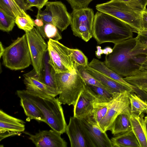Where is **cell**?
<instances>
[{
    "mask_svg": "<svg viewBox=\"0 0 147 147\" xmlns=\"http://www.w3.org/2000/svg\"><path fill=\"white\" fill-rule=\"evenodd\" d=\"M112 52L104 62L109 68L122 77L139 70L147 60V47L132 37L114 44Z\"/></svg>",
    "mask_w": 147,
    "mask_h": 147,
    "instance_id": "6da1fadb",
    "label": "cell"
},
{
    "mask_svg": "<svg viewBox=\"0 0 147 147\" xmlns=\"http://www.w3.org/2000/svg\"><path fill=\"white\" fill-rule=\"evenodd\" d=\"M133 32L130 26L110 15L98 11L94 15L93 37L99 44H116L133 37Z\"/></svg>",
    "mask_w": 147,
    "mask_h": 147,
    "instance_id": "7a4b0ae2",
    "label": "cell"
},
{
    "mask_svg": "<svg viewBox=\"0 0 147 147\" xmlns=\"http://www.w3.org/2000/svg\"><path fill=\"white\" fill-rule=\"evenodd\" d=\"M16 92L20 98L26 99L38 107L45 119V123L52 129L61 134L65 132L67 125L58 98L40 96L26 90H18Z\"/></svg>",
    "mask_w": 147,
    "mask_h": 147,
    "instance_id": "3957f363",
    "label": "cell"
},
{
    "mask_svg": "<svg viewBox=\"0 0 147 147\" xmlns=\"http://www.w3.org/2000/svg\"><path fill=\"white\" fill-rule=\"evenodd\" d=\"M98 11L113 16L130 26L137 33L142 30V16L146 8L137 1L125 2L119 0H111L97 4Z\"/></svg>",
    "mask_w": 147,
    "mask_h": 147,
    "instance_id": "277c9868",
    "label": "cell"
},
{
    "mask_svg": "<svg viewBox=\"0 0 147 147\" xmlns=\"http://www.w3.org/2000/svg\"><path fill=\"white\" fill-rule=\"evenodd\" d=\"M54 79L57 88L61 92L58 98L61 103L74 106L86 85L78 69L73 72H55Z\"/></svg>",
    "mask_w": 147,
    "mask_h": 147,
    "instance_id": "5b68a950",
    "label": "cell"
},
{
    "mask_svg": "<svg viewBox=\"0 0 147 147\" xmlns=\"http://www.w3.org/2000/svg\"><path fill=\"white\" fill-rule=\"evenodd\" d=\"M2 57L3 65L11 70H21L29 67L32 61L26 33L5 48Z\"/></svg>",
    "mask_w": 147,
    "mask_h": 147,
    "instance_id": "8992f818",
    "label": "cell"
},
{
    "mask_svg": "<svg viewBox=\"0 0 147 147\" xmlns=\"http://www.w3.org/2000/svg\"><path fill=\"white\" fill-rule=\"evenodd\" d=\"M47 45L48 63L56 73L73 72L77 69L75 67L70 48L51 39H49Z\"/></svg>",
    "mask_w": 147,
    "mask_h": 147,
    "instance_id": "52a82bcc",
    "label": "cell"
},
{
    "mask_svg": "<svg viewBox=\"0 0 147 147\" xmlns=\"http://www.w3.org/2000/svg\"><path fill=\"white\" fill-rule=\"evenodd\" d=\"M45 6L43 11L38 10L36 18L54 25L61 31L66 29L70 24L71 16L65 5L60 1H48Z\"/></svg>",
    "mask_w": 147,
    "mask_h": 147,
    "instance_id": "ba28073f",
    "label": "cell"
},
{
    "mask_svg": "<svg viewBox=\"0 0 147 147\" xmlns=\"http://www.w3.org/2000/svg\"><path fill=\"white\" fill-rule=\"evenodd\" d=\"M70 25L73 34L86 42L93 37L94 15L92 9L86 8L73 10Z\"/></svg>",
    "mask_w": 147,
    "mask_h": 147,
    "instance_id": "9c48e42d",
    "label": "cell"
},
{
    "mask_svg": "<svg viewBox=\"0 0 147 147\" xmlns=\"http://www.w3.org/2000/svg\"><path fill=\"white\" fill-rule=\"evenodd\" d=\"M131 92L125 91L121 93H114V98L111 101L107 114L98 125L103 131L109 130L113 121L119 115H131L129 96Z\"/></svg>",
    "mask_w": 147,
    "mask_h": 147,
    "instance_id": "30bf717a",
    "label": "cell"
},
{
    "mask_svg": "<svg viewBox=\"0 0 147 147\" xmlns=\"http://www.w3.org/2000/svg\"><path fill=\"white\" fill-rule=\"evenodd\" d=\"M25 33L33 69L40 78L44 56L47 50V44L35 27L30 31L25 32Z\"/></svg>",
    "mask_w": 147,
    "mask_h": 147,
    "instance_id": "8fae6325",
    "label": "cell"
},
{
    "mask_svg": "<svg viewBox=\"0 0 147 147\" xmlns=\"http://www.w3.org/2000/svg\"><path fill=\"white\" fill-rule=\"evenodd\" d=\"M89 147H112L111 140L89 118L78 119Z\"/></svg>",
    "mask_w": 147,
    "mask_h": 147,
    "instance_id": "7c38bea8",
    "label": "cell"
},
{
    "mask_svg": "<svg viewBox=\"0 0 147 147\" xmlns=\"http://www.w3.org/2000/svg\"><path fill=\"white\" fill-rule=\"evenodd\" d=\"M26 90L34 94L45 97H55L61 93L58 89L42 82L33 69L24 75Z\"/></svg>",
    "mask_w": 147,
    "mask_h": 147,
    "instance_id": "4fadbf2b",
    "label": "cell"
},
{
    "mask_svg": "<svg viewBox=\"0 0 147 147\" xmlns=\"http://www.w3.org/2000/svg\"><path fill=\"white\" fill-rule=\"evenodd\" d=\"M94 102H98L96 96L86 84L73 106V116L78 119L86 117L91 113Z\"/></svg>",
    "mask_w": 147,
    "mask_h": 147,
    "instance_id": "5bb4252c",
    "label": "cell"
},
{
    "mask_svg": "<svg viewBox=\"0 0 147 147\" xmlns=\"http://www.w3.org/2000/svg\"><path fill=\"white\" fill-rule=\"evenodd\" d=\"M29 139L37 147H67L66 142L61 134L52 129L40 131L34 135L26 133Z\"/></svg>",
    "mask_w": 147,
    "mask_h": 147,
    "instance_id": "9a60e30c",
    "label": "cell"
},
{
    "mask_svg": "<svg viewBox=\"0 0 147 147\" xmlns=\"http://www.w3.org/2000/svg\"><path fill=\"white\" fill-rule=\"evenodd\" d=\"M24 122L0 110V141L5 138L24 131Z\"/></svg>",
    "mask_w": 147,
    "mask_h": 147,
    "instance_id": "2e32d148",
    "label": "cell"
},
{
    "mask_svg": "<svg viewBox=\"0 0 147 147\" xmlns=\"http://www.w3.org/2000/svg\"><path fill=\"white\" fill-rule=\"evenodd\" d=\"M71 147H89L79 119L74 116L70 117L66 131Z\"/></svg>",
    "mask_w": 147,
    "mask_h": 147,
    "instance_id": "e0dca14e",
    "label": "cell"
},
{
    "mask_svg": "<svg viewBox=\"0 0 147 147\" xmlns=\"http://www.w3.org/2000/svg\"><path fill=\"white\" fill-rule=\"evenodd\" d=\"M88 66L129 87L140 98H142L144 96V91L127 82L124 80L122 77L108 67L105 65L104 62L97 59L93 58L88 63Z\"/></svg>",
    "mask_w": 147,
    "mask_h": 147,
    "instance_id": "ac0fdd59",
    "label": "cell"
},
{
    "mask_svg": "<svg viewBox=\"0 0 147 147\" xmlns=\"http://www.w3.org/2000/svg\"><path fill=\"white\" fill-rule=\"evenodd\" d=\"M86 70L97 80L105 86L111 93H121L125 91L134 92L129 87L87 66Z\"/></svg>",
    "mask_w": 147,
    "mask_h": 147,
    "instance_id": "d6986e66",
    "label": "cell"
},
{
    "mask_svg": "<svg viewBox=\"0 0 147 147\" xmlns=\"http://www.w3.org/2000/svg\"><path fill=\"white\" fill-rule=\"evenodd\" d=\"M144 114L131 113L130 121L132 131L140 147H147V131L144 119Z\"/></svg>",
    "mask_w": 147,
    "mask_h": 147,
    "instance_id": "ffe728a7",
    "label": "cell"
},
{
    "mask_svg": "<svg viewBox=\"0 0 147 147\" xmlns=\"http://www.w3.org/2000/svg\"><path fill=\"white\" fill-rule=\"evenodd\" d=\"M0 7L15 18L27 14L24 0H0Z\"/></svg>",
    "mask_w": 147,
    "mask_h": 147,
    "instance_id": "44dd1931",
    "label": "cell"
},
{
    "mask_svg": "<svg viewBox=\"0 0 147 147\" xmlns=\"http://www.w3.org/2000/svg\"><path fill=\"white\" fill-rule=\"evenodd\" d=\"M110 140L112 147H140L132 129L115 136Z\"/></svg>",
    "mask_w": 147,
    "mask_h": 147,
    "instance_id": "7402d4cb",
    "label": "cell"
},
{
    "mask_svg": "<svg viewBox=\"0 0 147 147\" xmlns=\"http://www.w3.org/2000/svg\"><path fill=\"white\" fill-rule=\"evenodd\" d=\"M130 115L121 114L117 116L109 129L113 134L115 136L131 129L130 121Z\"/></svg>",
    "mask_w": 147,
    "mask_h": 147,
    "instance_id": "603a6c76",
    "label": "cell"
},
{
    "mask_svg": "<svg viewBox=\"0 0 147 147\" xmlns=\"http://www.w3.org/2000/svg\"><path fill=\"white\" fill-rule=\"evenodd\" d=\"M49 55L47 50L44 56L42 68L41 76L39 79L45 84L57 89L54 79L55 72L49 63Z\"/></svg>",
    "mask_w": 147,
    "mask_h": 147,
    "instance_id": "cb8c5ba5",
    "label": "cell"
},
{
    "mask_svg": "<svg viewBox=\"0 0 147 147\" xmlns=\"http://www.w3.org/2000/svg\"><path fill=\"white\" fill-rule=\"evenodd\" d=\"M20 105L29 119H34L38 121L46 122L41 111L32 103L26 99L21 98H20Z\"/></svg>",
    "mask_w": 147,
    "mask_h": 147,
    "instance_id": "d4e9b609",
    "label": "cell"
},
{
    "mask_svg": "<svg viewBox=\"0 0 147 147\" xmlns=\"http://www.w3.org/2000/svg\"><path fill=\"white\" fill-rule=\"evenodd\" d=\"M123 78L133 86L143 90L147 89V70L140 68L131 75Z\"/></svg>",
    "mask_w": 147,
    "mask_h": 147,
    "instance_id": "484cf974",
    "label": "cell"
},
{
    "mask_svg": "<svg viewBox=\"0 0 147 147\" xmlns=\"http://www.w3.org/2000/svg\"><path fill=\"white\" fill-rule=\"evenodd\" d=\"M111 101L105 103L94 102L93 109L87 117L98 125L107 114Z\"/></svg>",
    "mask_w": 147,
    "mask_h": 147,
    "instance_id": "4316f807",
    "label": "cell"
},
{
    "mask_svg": "<svg viewBox=\"0 0 147 147\" xmlns=\"http://www.w3.org/2000/svg\"><path fill=\"white\" fill-rule=\"evenodd\" d=\"M129 98L131 113L147 114V102L134 92L130 93Z\"/></svg>",
    "mask_w": 147,
    "mask_h": 147,
    "instance_id": "83f0119b",
    "label": "cell"
},
{
    "mask_svg": "<svg viewBox=\"0 0 147 147\" xmlns=\"http://www.w3.org/2000/svg\"><path fill=\"white\" fill-rule=\"evenodd\" d=\"M15 18L0 7V30L9 32L12 30L15 25Z\"/></svg>",
    "mask_w": 147,
    "mask_h": 147,
    "instance_id": "f1b7e54d",
    "label": "cell"
},
{
    "mask_svg": "<svg viewBox=\"0 0 147 147\" xmlns=\"http://www.w3.org/2000/svg\"><path fill=\"white\" fill-rule=\"evenodd\" d=\"M88 85L96 94L98 100L97 102H110L113 99L115 93L112 94L99 87Z\"/></svg>",
    "mask_w": 147,
    "mask_h": 147,
    "instance_id": "f546056e",
    "label": "cell"
},
{
    "mask_svg": "<svg viewBox=\"0 0 147 147\" xmlns=\"http://www.w3.org/2000/svg\"><path fill=\"white\" fill-rule=\"evenodd\" d=\"M15 22L18 28L25 32L30 31L35 27L34 20L28 14L25 16L16 17Z\"/></svg>",
    "mask_w": 147,
    "mask_h": 147,
    "instance_id": "4dcf8cb0",
    "label": "cell"
},
{
    "mask_svg": "<svg viewBox=\"0 0 147 147\" xmlns=\"http://www.w3.org/2000/svg\"><path fill=\"white\" fill-rule=\"evenodd\" d=\"M77 69L86 84L99 87L109 92L105 86L89 73L85 67L78 66Z\"/></svg>",
    "mask_w": 147,
    "mask_h": 147,
    "instance_id": "1f68e13d",
    "label": "cell"
},
{
    "mask_svg": "<svg viewBox=\"0 0 147 147\" xmlns=\"http://www.w3.org/2000/svg\"><path fill=\"white\" fill-rule=\"evenodd\" d=\"M57 28L53 24L44 23L42 30L45 38L57 41L61 39L62 36Z\"/></svg>",
    "mask_w": 147,
    "mask_h": 147,
    "instance_id": "d6a6232c",
    "label": "cell"
},
{
    "mask_svg": "<svg viewBox=\"0 0 147 147\" xmlns=\"http://www.w3.org/2000/svg\"><path fill=\"white\" fill-rule=\"evenodd\" d=\"M76 69L78 66L85 67L88 65V59L87 57L80 50L77 49L70 48Z\"/></svg>",
    "mask_w": 147,
    "mask_h": 147,
    "instance_id": "836d02e7",
    "label": "cell"
},
{
    "mask_svg": "<svg viewBox=\"0 0 147 147\" xmlns=\"http://www.w3.org/2000/svg\"><path fill=\"white\" fill-rule=\"evenodd\" d=\"M70 4L73 10L87 8L93 0H66Z\"/></svg>",
    "mask_w": 147,
    "mask_h": 147,
    "instance_id": "e575fe53",
    "label": "cell"
},
{
    "mask_svg": "<svg viewBox=\"0 0 147 147\" xmlns=\"http://www.w3.org/2000/svg\"><path fill=\"white\" fill-rule=\"evenodd\" d=\"M49 0H24L28 10L31 9V7H35L38 10H40L45 6Z\"/></svg>",
    "mask_w": 147,
    "mask_h": 147,
    "instance_id": "d590c367",
    "label": "cell"
},
{
    "mask_svg": "<svg viewBox=\"0 0 147 147\" xmlns=\"http://www.w3.org/2000/svg\"><path fill=\"white\" fill-rule=\"evenodd\" d=\"M135 38L136 40L142 45L147 47V30H142L137 33Z\"/></svg>",
    "mask_w": 147,
    "mask_h": 147,
    "instance_id": "8d00e7d4",
    "label": "cell"
},
{
    "mask_svg": "<svg viewBox=\"0 0 147 147\" xmlns=\"http://www.w3.org/2000/svg\"><path fill=\"white\" fill-rule=\"evenodd\" d=\"M142 30H147V9H146L142 13Z\"/></svg>",
    "mask_w": 147,
    "mask_h": 147,
    "instance_id": "74e56055",
    "label": "cell"
},
{
    "mask_svg": "<svg viewBox=\"0 0 147 147\" xmlns=\"http://www.w3.org/2000/svg\"><path fill=\"white\" fill-rule=\"evenodd\" d=\"M34 22L35 25V27L36 28L42 27L44 24V23L43 21L41 19L38 18H36V19L34 20Z\"/></svg>",
    "mask_w": 147,
    "mask_h": 147,
    "instance_id": "f35d334b",
    "label": "cell"
},
{
    "mask_svg": "<svg viewBox=\"0 0 147 147\" xmlns=\"http://www.w3.org/2000/svg\"><path fill=\"white\" fill-rule=\"evenodd\" d=\"M97 51H95V55L96 57L98 59H100L101 57V55L103 54V49H101L100 46H97L96 47Z\"/></svg>",
    "mask_w": 147,
    "mask_h": 147,
    "instance_id": "ab89813d",
    "label": "cell"
},
{
    "mask_svg": "<svg viewBox=\"0 0 147 147\" xmlns=\"http://www.w3.org/2000/svg\"><path fill=\"white\" fill-rule=\"evenodd\" d=\"M113 51V49L109 47H107L103 49V54L108 55L111 53Z\"/></svg>",
    "mask_w": 147,
    "mask_h": 147,
    "instance_id": "60d3db41",
    "label": "cell"
},
{
    "mask_svg": "<svg viewBox=\"0 0 147 147\" xmlns=\"http://www.w3.org/2000/svg\"><path fill=\"white\" fill-rule=\"evenodd\" d=\"M141 5L146 7L147 5V0H136Z\"/></svg>",
    "mask_w": 147,
    "mask_h": 147,
    "instance_id": "b9f144b4",
    "label": "cell"
},
{
    "mask_svg": "<svg viewBox=\"0 0 147 147\" xmlns=\"http://www.w3.org/2000/svg\"><path fill=\"white\" fill-rule=\"evenodd\" d=\"M0 58L2 57V55L3 54V53L4 52L5 48L4 47H3V45L2 43H1V42H0Z\"/></svg>",
    "mask_w": 147,
    "mask_h": 147,
    "instance_id": "7bdbcfd3",
    "label": "cell"
},
{
    "mask_svg": "<svg viewBox=\"0 0 147 147\" xmlns=\"http://www.w3.org/2000/svg\"><path fill=\"white\" fill-rule=\"evenodd\" d=\"M140 68L147 70V60L142 63Z\"/></svg>",
    "mask_w": 147,
    "mask_h": 147,
    "instance_id": "ee69618b",
    "label": "cell"
},
{
    "mask_svg": "<svg viewBox=\"0 0 147 147\" xmlns=\"http://www.w3.org/2000/svg\"><path fill=\"white\" fill-rule=\"evenodd\" d=\"M124 2H127L133 1H137L136 0H119Z\"/></svg>",
    "mask_w": 147,
    "mask_h": 147,
    "instance_id": "f6af8a7d",
    "label": "cell"
},
{
    "mask_svg": "<svg viewBox=\"0 0 147 147\" xmlns=\"http://www.w3.org/2000/svg\"><path fill=\"white\" fill-rule=\"evenodd\" d=\"M144 119L145 122L147 131V115L144 117Z\"/></svg>",
    "mask_w": 147,
    "mask_h": 147,
    "instance_id": "bcb514c9",
    "label": "cell"
}]
</instances>
